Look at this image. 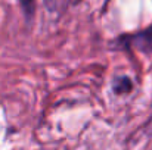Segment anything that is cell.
<instances>
[{
    "mask_svg": "<svg viewBox=\"0 0 152 150\" xmlns=\"http://www.w3.org/2000/svg\"><path fill=\"white\" fill-rule=\"evenodd\" d=\"M133 41H134V46H137L140 50L152 51V27L149 30L143 31L142 34L136 36L133 38Z\"/></svg>",
    "mask_w": 152,
    "mask_h": 150,
    "instance_id": "cell-2",
    "label": "cell"
},
{
    "mask_svg": "<svg viewBox=\"0 0 152 150\" xmlns=\"http://www.w3.org/2000/svg\"><path fill=\"white\" fill-rule=\"evenodd\" d=\"M112 90L115 94H129L133 90V81L129 77H118L112 83Z\"/></svg>",
    "mask_w": 152,
    "mask_h": 150,
    "instance_id": "cell-1",
    "label": "cell"
},
{
    "mask_svg": "<svg viewBox=\"0 0 152 150\" xmlns=\"http://www.w3.org/2000/svg\"><path fill=\"white\" fill-rule=\"evenodd\" d=\"M21 6L27 18H31L34 15V0H21Z\"/></svg>",
    "mask_w": 152,
    "mask_h": 150,
    "instance_id": "cell-3",
    "label": "cell"
}]
</instances>
